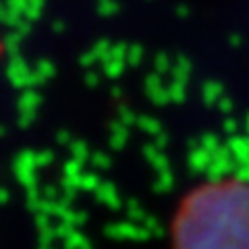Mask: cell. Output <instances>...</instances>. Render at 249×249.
I'll use <instances>...</instances> for the list:
<instances>
[{"label": "cell", "mask_w": 249, "mask_h": 249, "mask_svg": "<svg viewBox=\"0 0 249 249\" xmlns=\"http://www.w3.org/2000/svg\"><path fill=\"white\" fill-rule=\"evenodd\" d=\"M173 249H249V183H204L187 196L170 224Z\"/></svg>", "instance_id": "cell-1"}]
</instances>
